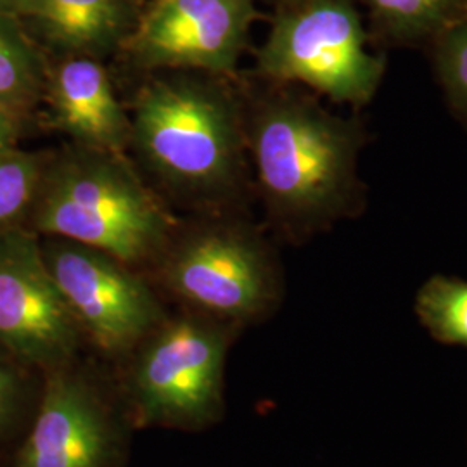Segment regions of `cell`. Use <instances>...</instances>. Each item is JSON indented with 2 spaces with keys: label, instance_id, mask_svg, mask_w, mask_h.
Wrapping results in <instances>:
<instances>
[{
  "label": "cell",
  "instance_id": "obj_1",
  "mask_svg": "<svg viewBox=\"0 0 467 467\" xmlns=\"http://www.w3.org/2000/svg\"><path fill=\"white\" fill-rule=\"evenodd\" d=\"M130 148L173 198L202 208L235 200L248 170L246 113L215 75L160 71L139 87Z\"/></svg>",
  "mask_w": 467,
  "mask_h": 467
},
{
  "label": "cell",
  "instance_id": "obj_2",
  "mask_svg": "<svg viewBox=\"0 0 467 467\" xmlns=\"http://www.w3.org/2000/svg\"><path fill=\"white\" fill-rule=\"evenodd\" d=\"M246 146L268 217L285 231L326 229L355 208L362 148L357 121L279 92L246 115Z\"/></svg>",
  "mask_w": 467,
  "mask_h": 467
},
{
  "label": "cell",
  "instance_id": "obj_3",
  "mask_svg": "<svg viewBox=\"0 0 467 467\" xmlns=\"http://www.w3.org/2000/svg\"><path fill=\"white\" fill-rule=\"evenodd\" d=\"M26 227L137 268L158 260L177 220L125 154L73 144L49 158Z\"/></svg>",
  "mask_w": 467,
  "mask_h": 467
},
{
  "label": "cell",
  "instance_id": "obj_4",
  "mask_svg": "<svg viewBox=\"0 0 467 467\" xmlns=\"http://www.w3.org/2000/svg\"><path fill=\"white\" fill-rule=\"evenodd\" d=\"M229 329L185 312L165 318L135 347L123 384L137 424L191 431L217 422Z\"/></svg>",
  "mask_w": 467,
  "mask_h": 467
},
{
  "label": "cell",
  "instance_id": "obj_5",
  "mask_svg": "<svg viewBox=\"0 0 467 467\" xmlns=\"http://www.w3.org/2000/svg\"><path fill=\"white\" fill-rule=\"evenodd\" d=\"M351 0H308L284 7L258 50L262 77L300 84L339 104L364 106L383 82L386 61L368 46Z\"/></svg>",
  "mask_w": 467,
  "mask_h": 467
},
{
  "label": "cell",
  "instance_id": "obj_6",
  "mask_svg": "<svg viewBox=\"0 0 467 467\" xmlns=\"http://www.w3.org/2000/svg\"><path fill=\"white\" fill-rule=\"evenodd\" d=\"M152 265L161 287L189 312L229 326L262 316L275 298V274L264 241L229 218L175 229Z\"/></svg>",
  "mask_w": 467,
  "mask_h": 467
},
{
  "label": "cell",
  "instance_id": "obj_7",
  "mask_svg": "<svg viewBox=\"0 0 467 467\" xmlns=\"http://www.w3.org/2000/svg\"><path fill=\"white\" fill-rule=\"evenodd\" d=\"M42 251L85 341L102 355H130L167 318L150 284L115 256L57 237Z\"/></svg>",
  "mask_w": 467,
  "mask_h": 467
},
{
  "label": "cell",
  "instance_id": "obj_8",
  "mask_svg": "<svg viewBox=\"0 0 467 467\" xmlns=\"http://www.w3.org/2000/svg\"><path fill=\"white\" fill-rule=\"evenodd\" d=\"M84 336L28 227L0 231V347L47 374L77 364Z\"/></svg>",
  "mask_w": 467,
  "mask_h": 467
},
{
  "label": "cell",
  "instance_id": "obj_9",
  "mask_svg": "<svg viewBox=\"0 0 467 467\" xmlns=\"http://www.w3.org/2000/svg\"><path fill=\"white\" fill-rule=\"evenodd\" d=\"M254 0H154L121 44L144 71H196L225 77L239 61Z\"/></svg>",
  "mask_w": 467,
  "mask_h": 467
},
{
  "label": "cell",
  "instance_id": "obj_10",
  "mask_svg": "<svg viewBox=\"0 0 467 467\" xmlns=\"http://www.w3.org/2000/svg\"><path fill=\"white\" fill-rule=\"evenodd\" d=\"M44 376L15 467H117L118 422L96 383L77 364Z\"/></svg>",
  "mask_w": 467,
  "mask_h": 467
},
{
  "label": "cell",
  "instance_id": "obj_11",
  "mask_svg": "<svg viewBox=\"0 0 467 467\" xmlns=\"http://www.w3.org/2000/svg\"><path fill=\"white\" fill-rule=\"evenodd\" d=\"M50 118L73 144L125 154L130 148V118L99 59L69 56L54 67L49 82Z\"/></svg>",
  "mask_w": 467,
  "mask_h": 467
},
{
  "label": "cell",
  "instance_id": "obj_12",
  "mask_svg": "<svg viewBox=\"0 0 467 467\" xmlns=\"http://www.w3.org/2000/svg\"><path fill=\"white\" fill-rule=\"evenodd\" d=\"M28 16L67 57L99 59L130 34L125 0H35Z\"/></svg>",
  "mask_w": 467,
  "mask_h": 467
},
{
  "label": "cell",
  "instance_id": "obj_13",
  "mask_svg": "<svg viewBox=\"0 0 467 467\" xmlns=\"http://www.w3.org/2000/svg\"><path fill=\"white\" fill-rule=\"evenodd\" d=\"M374 34L393 46L433 44L467 16V0H362Z\"/></svg>",
  "mask_w": 467,
  "mask_h": 467
},
{
  "label": "cell",
  "instance_id": "obj_14",
  "mask_svg": "<svg viewBox=\"0 0 467 467\" xmlns=\"http://www.w3.org/2000/svg\"><path fill=\"white\" fill-rule=\"evenodd\" d=\"M46 84L35 50L17 30L13 17L0 15V99L32 111Z\"/></svg>",
  "mask_w": 467,
  "mask_h": 467
},
{
  "label": "cell",
  "instance_id": "obj_15",
  "mask_svg": "<svg viewBox=\"0 0 467 467\" xmlns=\"http://www.w3.org/2000/svg\"><path fill=\"white\" fill-rule=\"evenodd\" d=\"M47 163L40 152L0 150V231L26 227Z\"/></svg>",
  "mask_w": 467,
  "mask_h": 467
},
{
  "label": "cell",
  "instance_id": "obj_16",
  "mask_svg": "<svg viewBox=\"0 0 467 467\" xmlns=\"http://www.w3.org/2000/svg\"><path fill=\"white\" fill-rule=\"evenodd\" d=\"M416 308L438 339L467 347V281L433 277L419 291Z\"/></svg>",
  "mask_w": 467,
  "mask_h": 467
},
{
  "label": "cell",
  "instance_id": "obj_17",
  "mask_svg": "<svg viewBox=\"0 0 467 467\" xmlns=\"http://www.w3.org/2000/svg\"><path fill=\"white\" fill-rule=\"evenodd\" d=\"M431 47L438 82L451 109L467 123V16L438 35Z\"/></svg>",
  "mask_w": 467,
  "mask_h": 467
},
{
  "label": "cell",
  "instance_id": "obj_18",
  "mask_svg": "<svg viewBox=\"0 0 467 467\" xmlns=\"http://www.w3.org/2000/svg\"><path fill=\"white\" fill-rule=\"evenodd\" d=\"M32 370L0 347V443L16 433L35 397Z\"/></svg>",
  "mask_w": 467,
  "mask_h": 467
},
{
  "label": "cell",
  "instance_id": "obj_19",
  "mask_svg": "<svg viewBox=\"0 0 467 467\" xmlns=\"http://www.w3.org/2000/svg\"><path fill=\"white\" fill-rule=\"evenodd\" d=\"M35 0H0V15L5 16H19L25 15L28 16Z\"/></svg>",
  "mask_w": 467,
  "mask_h": 467
},
{
  "label": "cell",
  "instance_id": "obj_20",
  "mask_svg": "<svg viewBox=\"0 0 467 467\" xmlns=\"http://www.w3.org/2000/svg\"><path fill=\"white\" fill-rule=\"evenodd\" d=\"M283 4V7H289V5H298L303 2H308V0H279Z\"/></svg>",
  "mask_w": 467,
  "mask_h": 467
}]
</instances>
